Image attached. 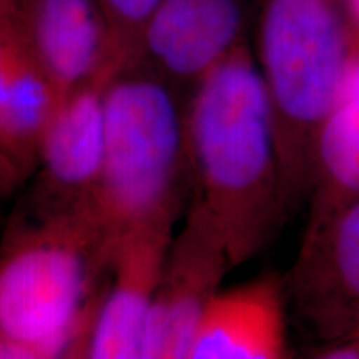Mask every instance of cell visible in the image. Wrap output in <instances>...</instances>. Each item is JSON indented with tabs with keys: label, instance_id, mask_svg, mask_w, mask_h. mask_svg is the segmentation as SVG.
I'll return each instance as SVG.
<instances>
[{
	"label": "cell",
	"instance_id": "1",
	"mask_svg": "<svg viewBox=\"0 0 359 359\" xmlns=\"http://www.w3.org/2000/svg\"><path fill=\"white\" fill-rule=\"evenodd\" d=\"M185 142L191 203L240 266L288 218L266 90L246 40L193 87Z\"/></svg>",
	"mask_w": 359,
	"mask_h": 359
},
{
	"label": "cell",
	"instance_id": "2",
	"mask_svg": "<svg viewBox=\"0 0 359 359\" xmlns=\"http://www.w3.org/2000/svg\"><path fill=\"white\" fill-rule=\"evenodd\" d=\"M105 273L102 235L80 210L35 215L13 233L0 253V336L8 358L85 356Z\"/></svg>",
	"mask_w": 359,
	"mask_h": 359
},
{
	"label": "cell",
	"instance_id": "3",
	"mask_svg": "<svg viewBox=\"0 0 359 359\" xmlns=\"http://www.w3.org/2000/svg\"><path fill=\"white\" fill-rule=\"evenodd\" d=\"M351 30L334 0H266L258 67L288 217L308 200L318 133L339 103Z\"/></svg>",
	"mask_w": 359,
	"mask_h": 359
},
{
	"label": "cell",
	"instance_id": "4",
	"mask_svg": "<svg viewBox=\"0 0 359 359\" xmlns=\"http://www.w3.org/2000/svg\"><path fill=\"white\" fill-rule=\"evenodd\" d=\"M183 180H190L185 111L173 87L143 69L120 72L107 90L102 167L82 210L100 231L110 266L130 228L178 218Z\"/></svg>",
	"mask_w": 359,
	"mask_h": 359
},
{
	"label": "cell",
	"instance_id": "5",
	"mask_svg": "<svg viewBox=\"0 0 359 359\" xmlns=\"http://www.w3.org/2000/svg\"><path fill=\"white\" fill-rule=\"evenodd\" d=\"M230 269V255L217 226L190 203L161 269L142 359H187L196 326Z\"/></svg>",
	"mask_w": 359,
	"mask_h": 359
},
{
	"label": "cell",
	"instance_id": "6",
	"mask_svg": "<svg viewBox=\"0 0 359 359\" xmlns=\"http://www.w3.org/2000/svg\"><path fill=\"white\" fill-rule=\"evenodd\" d=\"M288 302L321 346L359 330V200L303 235L286 276Z\"/></svg>",
	"mask_w": 359,
	"mask_h": 359
},
{
	"label": "cell",
	"instance_id": "7",
	"mask_svg": "<svg viewBox=\"0 0 359 359\" xmlns=\"http://www.w3.org/2000/svg\"><path fill=\"white\" fill-rule=\"evenodd\" d=\"M120 72L105 67L58 102L40 143L35 215L88 205L102 167L107 90Z\"/></svg>",
	"mask_w": 359,
	"mask_h": 359
},
{
	"label": "cell",
	"instance_id": "8",
	"mask_svg": "<svg viewBox=\"0 0 359 359\" xmlns=\"http://www.w3.org/2000/svg\"><path fill=\"white\" fill-rule=\"evenodd\" d=\"M58 95L30 43L17 0H0V190L35 173Z\"/></svg>",
	"mask_w": 359,
	"mask_h": 359
},
{
	"label": "cell",
	"instance_id": "9",
	"mask_svg": "<svg viewBox=\"0 0 359 359\" xmlns=\"http://www.w3.org/2000/svg\"><path fill=\"white\" fill-rule=\"evenodd\" d=\"M246 0H161L143 27L132 69L191 85L245 40Z\"/></svg>",
	"mask_w": 359,
	"mask_h": 359
},
{
	"label": "cell",
	"instance_id": "10",
	"mask_svg": "<svg viewBox=\"0 0 359 359\" xmlns=\"http://www.w3.org/2000/svg\"><path fill=\"white\" fill-rule=\"evenodd\" d=\"M177 218L130 228L111 258V283L102 294L87 344V358L142 359L143 336L175 235Z\"/></svg>",
	"mask_w": 359,
	"mask_h": 359
},
{
	"label": "cell",
	"instance_id": "11",
	"mask_svg": "<svg viewBox=\"0 0 359 359\" xmlns=\"http://www.w3.org/2000/svg\"><path fill=\"white\" fill-rule=\"evenodd\" d=\"M286 278L266 273L219 290L193 334L187 359H281L290 356Z\"/></svg>",
	"mask_w": 359,
	"mask_h": 359
},
{
	"label": "cell",
	"instance_id": "12",
	"mask_svg": "<svg viewBox=\"0 0 359 359\" xmlns=\"http://www.w3.org/2000/svg\"><path fill=\"white\" fill-rule=\"evenodd\" d=\"M35 53L58 100L102 69L116 65L98 0H17Z\"/></svg>",
	"mask_w": 359,
	"mask_h": 359
},
{
	"label": "cell",
	"instance_id": "13",
	"mask_svg": "<svg viewBox=\"0 0 359 359\" xmlns=\"http://www.w3.org/2000/svg\"><path fill=\"white\" fill-rule=\"evenodd\" d=\"M359 200V97L341 100L318 133L304 235Z\"/></svg>",
	"mask_w": 359,
	"mask_h": 359
},
{
	"label": "cell",
	"instance_id": "14",
	"mask_svg": "<svg viewBox=\"0 0 359 359\" xmlns=\"http://www.w3.org/2000/svg\"><path fill=\"white\" fill-rule=\"evenodd\" d=\"M161 0H98L109 25L115 55L132 69L142 30Z\"/></svg>",
	"mask_w": 359,
	"mask_h": 359
},
{
	"label": "cell",
	"instance_id": "15",
	"mask_svg": "<svg viewBox=\"0 0 359 359\" xmlns=\"http://www.w3.org/2000/svg\"><path fill=\"white\" fill-rule=\"evenodd\" d=\"M316 353L318 358L326 359H359V330L346 339L321 346Z\"/></svg>",
	"mask_w": 359,
	"mask_h": 359
},
{
	"label": "cell",
	"instance_id": "16",
	"mask_svg": "<svg viewBox=\"0 0 359 359\" xmlns=\"http://www.w3.org/2000/svg\"><path fill=\"white\" fill-rule=\"evenodd\" d=\"M344 17L351 34L359 37V0H344Z\"/></svg>",
	"mask_w": 359,
	"mask_h": 359
},
{
	"label": "cell",
	"instance_id": "17",
	"mask_svg": "<svg viewBox=\"0 0 359 359\" xmlns=\"http://www.w3.org/2000/svg\"><path fill=\"white\" fill-rule=\"evenodd\" d=\"M0 358H8L7 344H6V341L2 339V336H0Z\"/></svg>",
	"mask_w": 359,
	"mask_h": 359
},
{
	"label": "cell",
	"instance_id": "18",
	"mask_svg": "<svg viewBox=\"0 0 359 359\" xmlns=\"http://www.w3.org/2000/svg\"><path fill=\"white\" fill-rule=\"evenodd\" d=\"M0 193H4V191H2V190H0Z\"/></svg>",
	"mask_w": 359,
	"mask_h": 359
}]
</instances>
